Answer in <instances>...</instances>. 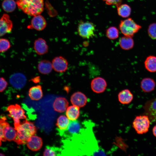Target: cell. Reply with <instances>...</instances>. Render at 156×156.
I'll return each mask as SVG.
<instances>
[{"label": "cell", "mask_w": 156, "mask_h": 156, "mask_svg": "<svg viewBox=\"0 0 156 156\" xmlns=\"http://www.w3.org/2000/svg\"><path fill=\"white\" fill-rule=\"evenodd\" d=\"M52 68V63L47 60H41L38 63V69L39 72L43 74L50 73Z\"/></svg>", "instance_id": "44dd1931"}, {"label": "cell", "mask_w": 156, "mask_h": 156, "mask_svg": "<svg viewBox=\"0 0 156 156\" xmlns=\"http://www.w3.org/2000/svg\"><path fill=\"white\" fill-rule=\"evenodd\" d=\"M117 10L118 15L124 18L128 17L131 12L130 6L126 4H120L117 6Z\"/></svg>", "instance_id": "4316f807"}, {"label": "cell", "mask_w": 156, "mask_h": 156, "mask_svg": "<svg viewBox=\"0 0 156 156\" xmlns=\"http://www.w3.org/2000/svg\"><path fill=\"white\" fill-rule=\"evenodd\" d=\"M119 101L122 104L130 103L133 99V95L131 91L127 89L123 90L120 92L118 95Z\"/></svg>", "instance_id": "ffe728a7"}, {"label": "cell", "mask_w": 156, "mask_h": 156, "mask_svg": "<svg viewBox=\"0 0 156 156\" xmlns=\"http://www.w3.org/2000/svg\"><path fill=\"white\" fill-rule=\"evenodd\" d=\"M150 122L148 116L140 115L135 117L133 122V127L138 134H143L148 131Z\"/></svg>", "instance_id": "5b68a950"}, {"label": "cell", "mask_w": 156, "mask_h": 156, "mask_svg": "<svg viewBox=\"0 0 156 156\" xmlns=\"http://www.w3.org/2000/svg\"><path fill=\"white\" fill-rule=\"evenodd\" d=\"M6 120V118L5 116H0V147L2 142L6 141L4 136L3 129L4 127L9 124Z\"/></svg>", "instance_id": "4dcf8cb0"}, {"label": "cell", "mask_w": 156, "mask_h": 156, "mask_svg": "<svg viewBox=\"0 0 156 156\" xmlns=\"http://www.w3.org/2000/svg\"><path fill=\"white\" fill-rule=\"evenodd\" d=\"M28 95L33 100L38 101L41 99L43 95L41 86L38 85L31 87L29 90Z\"/></svg>", "instance_id": "ac0fdd59"}, {"label": "cell", "mask_w": 156, "mask_h": 156, "mask_svg": "<svg viewBox=\"0 0 156 156\" xmlns=\"http://www.w3.org/2000/svg\"><path fill=\"white\" fill-rule=\"evenodd\" d=\"M8 85L7 81L3 77L0 78V92H3L6 88Z\"/></svg>", "instance_id": "e575fe53"}, {"label": "cell", "mask_w": 156, "mask_h": 156, "mask_svg": "<svg viewBox=\"0 0 156 156\" xmlns=\"http://www.w3.org/2000/svg\"><path fill=\"white\" fill-rule=\"evenodd\" d=\"M46 25L45 19L42 16L39 14L34 16L31 19V24L28 26V27L29 29L41 31L45 28Z\"/></svg>", "instance_id": "5bb4252c"}, {"label": "cell", "mask_w": 156, "mask_h": 156, "mask_svg": "<svg viewBox=\"0 0 156 156\" xmlns=\"http://www.w3.org/2000/svg\"><path fill=\"white\" fill-rule=\"evenodd\" d=\"M16 129L17 135L14 141L18 145L26 144L29 138L37 132L33 123L27 120L21 122Z\"/></svg>", "instance_id": "6da1fadb"}, {"label": "cell", "mask_w": 156, "mask_h": 156, "mask_svg": "<svg viewBox=\"0 0 156 156\" xmlns=\"http://www.w3.org/2000/svg\"><path fill=\"white\" fill-rule=\"evenodd\" d=\"M155 85L154 80L150 78H144L140 83V87L142 91L145 92H149L153 90Z\"/></svg>", "instance_id": "d6986e66"}, {"label": "cell", "mask_w": 156, "mask_h": 156, "mask_svg": "<svg viewBox=\"0 0 156 156\" xmlns=\"http://www.w3.org/2000/svg\"><path fill=\"white\" fill-rule=\"evenodd\" d=\"M107 83L105 80L100 77L93 79L91 83V87L92 90L97 93H101L106 89Z\"/></svg>", "instance_id": "7c38bea8"}, {"label": "cell", "mask_w": 156, "mask_h": 156, "mask_svg": "<svg viewBox=\"0 0 156 156\" xmlns=\"http://www.w3.org/2000/svg\"><path fill=\"white\" fill-rule=\"evenodd\" d=\"M68 118L64 115H61L57 119L56 125L58 132L64 131L67 129L70 122Z\"/></svg>", "instance_id": "484cf974"}, {"label": "cell", "mask_w": 156, "mask_h": 156, "mask_svg": "<svg viewBox=\"0 0 156 156\" xmlns=\"http://www.w3.org/2000/svg\"><path fill=\"white\" fill-rule=\"evenodd\" d=\"M27 79L25 76L21 73H16L12 75L10 77L9 82L14 88L19 89L23 88L25 85Z\"/></svg>", "instance_id": "ba28073f"}, {"label": "cell", "mask_w": 156, "mask_h": 156, "mask_svg": "<svg viewBox=\"0 0 156 156\" xmlns=\"http://www.w3.org/2000/svg\"><path fill=\"white\" fill-rule=\"evenodd\" d=\"M144 64L148 71L152 73L156 72V57L153 55L148 56L144 61Z\"/></svg>", "instance_id": "d4e9b609"}, {"label": "cell", "mask_w": 156, "mask_h": 156, "mask_svg": "<svg viewBox=\"0 0 156 156\" xmlns=\"http://www.w3.org/2000/svg\"><path fill=\"white\" fill-rule=\"evenodd\" d=\"M52 64L54 70L57 72H65L68 69V61L62 56H57L54 58L52 61Z\"/></svg>", "instance_id": "8fae6325"}, {"label": "cell", "mask_w": 156, "mask_h": 156, "mask_svg": "<svg viewBox=\"0 0 156 156\" xmlns=\"http://www.w3.org/2000/svg\"><path fill=\"white\" fill-rule=\"evenodd\" d=\"M70 101L73 105L82 107H84L87 103V98L83 93L80 92H77L72 95Z\"/></svg>", "instance_id": "4fadbf2b"}, {"label": "cell", "mask_w": 156, "mask_h": 156, "mask_svg": "<svg viewBox=\"0 0 156 156\" xmlns=\"http://www.w3.org/2000/svg\"><path fill=\"white\" fill-rule=\"evenodd\" d=\"M153 135L156 137V125H155L153 129Z\"/></svg>", "instance_id": "8d00e7d4"}, {"label": "cell", "mask_w": 156, "mask_h": 156, "mask_svg": "<svg viewBox=\"0 0 156 156\" xmlns=\"http://www.w3.org/2000/svg\"><path fill=\"white\" fill-rule=\"evenodd\" d=\"M16 2L14 0H4L2 6L3 10L8 12H12L15 9Z\"/></svg>", "instance_id": "f1b7e54d"}, {"label": "cell", "mask_w": 156, "mask_h": 156, "mask_svg": "<svg viewBox=\"0 0 156 156\" xmlns=\"http://www.w3.org/2000/svg\"><path fill=\"white\" fill-rule=\"evenodd\" d=\"M31 80L35 83H38L40 82V76H37L32 78Z\"/></svg>", "instance_id": "d590c367"}, {"label": "cell", "mask_w": 156, "mask_h": 156, "mask_svg": "<svg viewBox=\"0 0 156 156\" xmlns=\"http://www.w3.org/2000/svg\"><path fill=\"white\" fill-rule=\"evenodd\" d=\"M10 47V43L8 40L4 38L0 39V52L7 51Z\"/></svg>", "instance_id": "1f68e13d"}, {"label": "cell", "mask_w": 156, "mask_h": 156, "mask_svg": "<svg viewBox=\"0 0 156 156\" xmlns=\"http://www.w3.org/2000/svg\"><path fill=\"white\" fill-rule=\"evenodd\" d=\"M16 2L19 9L30 16L39 15L44 10L43 0H18Z\"/></svg>", "instance_id": "7a4b0ae2"}, {"label": "cell", "mask_w": 156, "mask_h": 156, "mask_svg": "<svg viewBox=\"0 0 156 156\" xmlns=\"http://www.w3.org/2000/svg\"><path fill=\"white\" fill-rule=\"evenodd\" d=\"M149 36L153 39H156V23H153L149 25L148 29Z\"/></svg>", "instance_id": "d6a6232c"}, {"label": "cell", "mask_w": 156, "mask_h": 156, "mask_svg": "<svg viewBox=\"0 0 156 156\" xmlns=\"http://www.w3.org/2000/svg\"><path fill=\"white\" fill-rule=\"evenodd\" d=\"M80 124L76 120L70 121L69 125L66 130L59 131V134L65 138H70L73 135H75L80 131Z\"/></svg>", "instance_id": "9c48e42d"}, {"label": "cell", "mask_w": 156, "mask_h": 156, "mask_svg": "<svg viewBox=\"0 0 156 156\" xmlns=\"http://www.w3.org/2000/svg\"><path fill=\"white\" fill-rule=\"evenodd\" d=\"M3 133L4 137L6 141H14L17 135L16 129L10 126L9 124L4 128Z\"/></svg>", "instance_id": "cb8c5ba5"}, {"label": "cell", "mask_w": 156, "mask_h": 156, "mask_svg": "<svg viewBox=\"0 0 156 156\" xmlns=\"http://www.w3.org/2000/svg\"><path fill=\"white\" fill-rule=\"evenodd\" d=\"M34 48L36 53L39 55L45 54L48 51V45L46 41L42 38H39L35 41Z\"/></svg>", "instance_id": "9a60e30c"}, {"label": "cell", "mask_w": 156, "mask_h": 156, "mask_svg": "<svg viewBox=\"0 0 156 156\" xmlns=\"http://www.w3.org/2000/svg\"><path fill=\"white\" fill-rule=\"evenodd\" d=\"M119 44L121 48L123 50H129L133 48L134 42L132 37L125 36L119 40Z\"/></svg>", "instance_id": "603a6c76"}, {"label": "cell", "mask_w": 156, "mask_h": 156, "mask_svg": "<svg viewBox=\"0 0 156 156\" xmlns=\"http://www.w3.org/2000/svg\"><path fill=\"white\" fill-rule=\"evenodd\" d=\"M77 31L80 36L84 38L89 39L94 36L95 26L91 22L81 21L78 24Z\"/></svg>", "instance_id": "8992f818"}, {"label": "cell", "mask_w": 156, "mask_h": 156, "mask_svg": "<svg viewBox=\"0 0 156 156\" xmlns=\"http://www.w3.org/2000/svg\"><path fill=\"white\" fill-rule=\"evenodd\" d=\"M12 27V23L9 16L7 14H4L0 18V37L10 33Z\"/></svg>", "instance_id": "30bf717a"}, {"label": "cell", "mask_w": 156, "mask_h": 156, "mask_svg": "<svg viewBox=\"0 0 156 156\" xmlns=\"http://www.w3.org/2000/svg\"><path fill=\"white\" fill-rule=\"evenodd\" d=\"M61 149L55 146H47L43 152V156H57L61 155Z\"/></svg>", "instance_id": "83f0119b"}, {"label": "cell", "mask_w": 156, "mask_h": 156, "mask_svg": "<svg viewBox=\"0 0 156 156\" xmlns=\"http://www.w3.org/2000/svg\"><path fill=\"white\" fill-rule=\"evenodd\" d=\"M7 111L9 112L8 116L13 120L15 129L21 124V120L26 118L24 109L18 104L9 105L7 108Z\"/></svg>", "instance_id": "277c9868"}, {"label": "cell", "mask_w": 156, "mask_h": 156, "mask_svg": "<svg viewBox=\"0 0 156 156\" xmlns=\"http://www.w3.org/2000/svg\"><path fill=\"white\" fill-rule=\"evenodd\" d=\"M119 31L115 27H109L107 29L106 32V36L108 38L114 40L117 38L119 36Z\"/></svg>", "instance_id": "f546056e"}, {"label": "cell", "mask_w": 156, "mask_h": 156, "mask_svg": "<svg viewBox=\"0 0 156 156\" xmlns=\"http://www.w3.org/2000/svg\"><path fill=\"white\" fill-rule=\"evenodd\" d=\"M68 104V102L66 98L62 97H59L55 99L53 106L55 111L62 113L66 110Z\"/></svg>", "instance_id": "e0dca14e"}, {"label": "cell", "mask_w": 156, "mask_h": 156, "mask_svg": "<svg viewBox=\"0 0 156 156\" xmlns=\"http://www.w3.org/2000/svg\"><path fill=\"white\" fill-rule=\"evenodd\" d=\"M108 5H115L118 6L120 5L122 0H102Z\"/></svg>", "instance_id": "836d02e7"}, {"label": "cell", "mask_w": 156, "mask_h": 156, "mask_svg": "<svg viewBox=\"0 0 156 156\" xmlns=\"http://www.w3.org/2000/svg\"><path fill=\"white\" fill-rule=\"evenodd\" d=\"M79 107L75 105L68 107L66 112V115L68 118L71 121L76 120L80 115Z\"/></svg>", "instance_id": "7402d4cb"}, {"label": "cell", "mask_w": 156, "mask_h": 156, "mask_svg": "<svg viewBox=\"0 0 156 156\" xmlns=\"http://www.w3.org/2000/svg\"><path fill=\"white\" fill-rule=\"evenodd\" d=\"M42 144L41 138L34 135L29 138L26 143L28 148L33 151L39 150L41 148Z\"/></svg>", "instance_id": "2e32d148"}, {"label": "cell", "mask_w": 156, "mask_h": 156, "mask_svg": "<svg viewBox=\"0 0 156 156\" xmlns=\"http://www.w3.org/2000/svg\"><path fill=\"white\" fill-rule=\"evenodd\" d=\"M141 26L136 23L131 18L121 21L119 25L121 33L126 36L132 37L141 29Z\"/></svg>", "instance_id": "3957f363"}, {"label": "cell", "mask_w": 156, "mask_h": 156, "mask_svg": "<svg viewBox=\"0 0 156 156\" xmlns=\"http://www.w3.org/2000/svg\"><path fill=\"white\" fill-rule=\"evenodd\" d=\"M143 108L150 121L156 123V97L147 101Z\"/></svg>", "instance_id": "52a82bcc"}]
</instances>
